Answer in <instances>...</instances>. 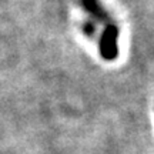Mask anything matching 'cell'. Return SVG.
Instances as JSON below:
<instances>
[{"mask_svg": "<svg viewBox=\"0 0 154 154\" xmlns=\"http://www.w3.org/2000/svg\"><path fill=\"white\" fill-rule=\"evenodd\" d=\"M100 54L104 60H114L119 56V29L114 24H107L100 37Z\"/></svg>", "mask_w": 154, "mask_h": 154, "instance_id": "1", "label": "cell"}, {"mask_svg": "<svg viewBox=\"0 0 154 154\" xmlns=\"http://www.w3.org/2000/svg\"><path fill=\"white\" fill-rule=\"evenodd\" d=\"M83 2V7L94 17L100 22H106L107 20V13L103 9V6L99 3V0H82Z\"/></svg>", "mask_w": 154, "mask_h": 154, "instance_id": "2", "label": "cell"}]
</instances>
